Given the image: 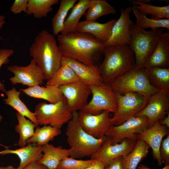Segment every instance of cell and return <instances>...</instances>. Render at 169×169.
Returning a JSON list of instances; mask_svg holds the SVG:
<instances>
[{"label":"cell","instance_id":"obj_43","mask_svg":"<svg viewBox=\"0 0 169 169\" xmlns=\"http://www.w3.org/2000/svg\"><path fill=\"white\" fill-rule=\"evenodd\" d=\"M160 124L166 126L167 128H169V113L164 118L161 120L160 121Z\"/></svg>","mask_w":169,"mask_h":169},{"label":"cell","instance_id":"obj_28","mask_svg":"<svg viewBox=\"0 0 169 169\" xmlns=\"http://www.w3.org/2000/svg\"><path fill=\"white\" fill-rule=\"evenodd\" d=\"M79 80V78L70 67L61 63L58 69L47 80L46 85L60 87Z\"/></svg>","mask_w":169,"mask_h":169},{"label":"cell","instance_id":"obj_20","mask_svg":"<svg viewBox=\"0 0 169 169\" xmlns=\"http://www.w3.org/2000/svg\"><path fill=\"white\" fill-rule=\"evenodd\" d=\"M116 20L112 19L101 23L96 21L85 20L79 22L77 31L91 34L104 44L109 38L112 27Z\"/></svg>","mask_w":169,"mask_h":169},{"label":"cell","instance_id":"obj_6","mask_svg":"<svg viewBox=\"0 0 169 169\" xmlns=\"http://www.w3.org/2000/svg\"><path fill=\"white\" fill-rule=\"evenodd\" d=\"M164 28H160L146 31L134 23L131 31L129 47L134 53L135 67H143L148 58L152 54L159 39L164 32Z\"/></svg>","mask_w":169,"mask_h":169},{"label":"cell","instance_id":"obj_4","mask_svg":"<svg viewBox=\"0 0 169 169\" xmlns=\"http://www.w3.org/2000/svg\"><path fill=\"white\" fill-rule=\"evenodd\" d=\"M66 135L67 143L72 150L70 157L74 159L91 156L106 139L105 136L96 138L86 132L79 123L77 111L72 112V118L68 123Z\"/></svg>","mask_w":169,"mask_h":169},{"label":"cell","instance_id":"obj_41","mask_svg":"<svg viewBox=\"0 0 169 169\" xmlns=\"http://www.w3.org/2000/svg\"><path fill=\"white\" fill-rule=\"evenodd\" d=\"M23 169H49L45 166L39 164L38 161L32 162L26 166Z\"/></svg>","mask_w":169,"mask_h":169},{"label":"cell","instance_id":"obj_37","mask_svg":"<svg viewBox=\"0 0 169 169\" xmlns=\"http://www.w3.org/2000/svg\"><path fill=\"white\" fill-rule=\"evenodd\" d=\"M14 50L12 49H0V68L2 65L9 62V58L14 53ZM0 91L5 93L6 91L4 84L0 80Z\"/></svg>","mask_w":169,"mask_h":169},{"label":"cell","instance_id":"obj_22","mask_svg":"<svg viewBox=\"0 0 169 169\" xmlns=\"http://www.w3.org/2000/svg\"><path fill=\"white\" fill-rule=\"evenodd\" d=\"M42 157L38 162L46 166L49 169H57L60 162L65 158L70 156L72 149L55 147L49 143L42 146Z\"/></svg>","mask_w":169,"mask_h":169},{"label":"cell","instance_id":"obj_16","mask_svg":"<svg viewBox=\"0 0 169 169\" xmlns=\"http://www.w3.org/2000/svg\"><path fill=\"white\" fill-rule=\"evenodd\" d=\"M59 87L72 112L82 110L91 94L90 86L80 80Z\"/></svg>","mask_w":169,"mask_h":169},{"label":"cell","instance_id":"obj_12","mask_svg":"<svg viewBox=\"0 0 169 169\" xmlns=\"http://www.w3.org/2000/svg\"><path fill=\"white\" fill-rule=\"evenodd\" d=\"M109 113L104 111L98 114L91 115L80 110L78 112V121L86 132L95 138H101L113 125Z\"/></svg>","mask_w":169,"mask_h":169},{"label":"cell","instance_id":"obj_24","mask_svg":"<svg viewBox=\"0 0 169 169\" xmlns=\"http://www.w3.org/2000/svg\"><path fill=\"white\" fill-rule=\"evenodd\" d=\"M90 0H79L75 4L69 15L65 19L61 34L64 35L77 31L79 20L85 13L89 6Z\"/></svg>","mask_w":169,"mask_h":169},{"label":"cell","instance_id":"obj_25","mask_svg":"<svg viewBox=\"0 0 169 169\" xmlns=\"http://www.w3.org/2000/svg\"><path fill=\"white\" fill-rule=\"evenodd\" d=\"M5 93L7 98L3 99L5 104L13 108L21 115L28 118L38 126L39 125L34 113L31 111L20 99L21 91L13 87L6 90Z\"/></svg>","mask_w":169,"mask_h":169},{"label":"cell","instance_id":"obj_13","mask_svg":"<svg viewBox=\"0 0 169 169\" xmlns=\"http://www.w3.org/2000/svg\"><path fill=\"white\" fill-rule=\"evenodd\" d=\"M7 69L14 74L9 79L13 85L21 84L28 87L41 85L45 80L42 70L32 59L27 66H9Z\"/></svg>","mask_w":169,"mask_h":169},{"label":"cell","instance_id":"obj_40","mask_svg":"<svg viewBox=\"0 0 169 169\" xmlns=\"http://www.w3.org/2000/svg\"><path fill=\"white\" fill-rule=\"evenodd\" d=\"M122 157H120L114 160L104 169H123L122 164Z\"/></svg>","mask_w":169,"mask_h":169},{"label":"cell","instance_id":"obj_5","mask_svg":"<svg viewBox=\"0 0 169 169\" xmlns=\"http://www.w3.org/2000/svg\"><path fill=\"white\" fill-rule=\"evenodd\" d=\"M109 84L115 93L135 92L148 99L159 91L150 83L146 69L143 67H135L117 77Z\"/></svg>","mask_w":169,"mask_h":169},{"label":"cell","instance_id":"obj_26","mask_svg":"<svg viewBox=\"0 0 169 169\" xmlns=\"http://www.w3.org/2000/svg\"><path fill=\"white\" fill-rule=\"evenodd\" d=\"M150 146L144 141L137 139L132 151L127 156L122 158L123 169H136L141 161L147 155Z\"/></svg>","mask_w":169,"mask_h":169},{"label":"cell","instance_id":"obj_42","mask_svg":"<svg viewBox=\"0 0 169 169\" xmlns=\"http://www.w3.org/2000/svg\"><path fill=\"white\" fill-rule=\"evenodd\" d=\"M92 165L84 169H104L105 166L103 162L99 159H94Z\"/></svg>","mask_w":169,"mask_h":169},{"label":"cell","instance_id":"obj_7","mask_svg":"<svg viewBox=\"0 0 169 169\" xmlns=\"http://www.w3.org/2000/svg\"><path fill=\"white\" fill-rule=\"evenodd\" d=\"M34 113L38 125L60 128L68 123L72 116V112L64 97L55 103H39L36 105Z\"/></svg>","mask_w":169,"mask_h":169},{"label":"cell","instance_id":"obj_14","mask_svg":"<svg viewBox=\"0 0 169 169\" xmlns=\"http://www.w3.org/2000/svg\"><path fill=\"white\" fill-rule=\"evenodd\" d=\"M169 93L158 91L150 97L146 106L135 116L146 117L150 127L166 117L169 113Z\"/></svg>","mask_w":169,"mask_h":169},{"label":"cell","instance_id":"obj_46","mask_svg":"<svg viewBox=\"0 0 169 169\" xmlns=\"http://www.w3.org/2000/svg\"><path fill=\"white\" fill-rule=\"evenodd\" d=\"M0 169H16V168L12 166H8L6 167L0 166Z\"/></svg>","mask_w":169,"mask_h":169},{"label":"cell","instance_id":"obj_30","mask_svg":"<svg viewBox=\"0 0 169 169\" xmlns=\"http://www.w3.org/2000/svg\"><path fill=\"white\" fill-rule=\"evenodd\" d=\"M86 11V20L89 21H96L103 16L116 13L115 8L105 0H90Z\"/></svg>","mask_w":169,"mask_h":169},{"label":"cell","instance_id":"obj_44","mask_svg":"<svg viewBox=\"0 0 169 169\" xmlns=\"http://www.w3.org/2000/svg\"><path fill=\"white\" fill-rule=\"evenodd\" d=\"M5 17L0 14V30L3 27L5 23ZM0 39H2L3 38L0 36Z\"/></svg>","mask_w":169,"mask_h":169},{"label":"cell","instance_id":"obj_8","mask_svg":"<svg viewBox=\"0 0 169 169\" xmlns=\"http://www.w3.org/2000/svg\"><path fill=\"white\" fill-rule=\"evenodd\" d=\"M90 87L92 99L81 111L91 115L98 114L104 111L115 113L117 109V99L110 84L103 82Z\"/></svg>","mask_w":169,"mask_h":169},{"label":"cell","instance_id":"obj_17","mask_svg":"<svg viewBox=\"0 0 169 169\" xmlns=\"http://www.w3.org/2000/svg\"><path fill=\"white\" fill-rule=\"evenodd\" d=\"M61 63L70 67L80 81L90 86L98 85L103 82L98 66L95 65H86L65 56H63Z\"/></svg>","mask_w":169,"mask_h":169},{"label":"cell","instance_id":"obj_21","mask_svg":"<svg viewBox=\"0 0 169 169\" xmlns=\"http://www.w3.org/2000/svg\"><path fill=\"white\" fill-rule=\"evenodd\" d=\"M14 154L19 158L20 162L16 169H23L26 166L34 161H38L42 157V146L35 143L28 144L24 147L15 149H6L0 151V155Z\"/></svg>","mask_w":169,"mask_h":169},{"label":"cell","instance_id":"obj_23","mask_svg":"<svg viewBox=\"0 0 169 169\" xmlns=\"http://www.w3.org/2000/svg\"><path fill=\"white\" fill-rule=\"evenodd\" d=\"M20 90L30 97L43 99L51 103L58 102L64 98L59 87L54 85H35Z\"/></svg>","mask_w":169,"mask_h":169},{"label":"cell","instance_id":"obj_47","mask_svg":"<svg viewBox=\"0 0 169 169\" xmlns=\"http://www.w3.org/2000/svg\"><path fill=\"white\" fill-rule=\"evenodd\" d=\"M3 119V116L1 115L0 114V122L2 121Z\"/></svg>","mask_w":169,"mask_h":169},{"label":"cell","instance_id":"obj_9","mask_svg":"<svg viewBox=\"0 0 169 169\" xmlns=\"http://www.w3.org/2000/svg\"><path fill=\"white\" fill-rule=\"evenodd\" d=\"M117 109L112 118V125H119L135 116L147 104L148 99L142 95L133 92L123 94L115 93Z\"/></svg>","mask_w":169,"mask_h":169},{"label":"cell","instance_id":"obj_10","mask_svg":"<svg viewBox=\"0 0 169 169\" xmlns=\"http://www.w3.org/2000/svg\"><path fill=\"white\" fill-rule=\"evenodd\" d=\"M148 127L149 120L146 117L134 116L120 125H112L105 136L112 144H115L126 139H137V135Z\"/></svg>","mask_w":169,"mask_h":169},{"label":"cell","instance_id":"obj_35","mask_svg":"<svg viewBox=\"0 0 169 169\" xmlns=\"http://www.w3.org/2000/svg\"><path fill=\"white\" fill-rule=\"evenodd\" d=\"M132 12L136 18V24L145 29L149 28L152 30L160 28L169 29V19L156 20L149 18L146 15L132 7Z\"/></svg>","mask_w":169,"mask_h":169},{"label":"cell","instance_id":"obj_36","mask_svg":"<svg viewBox=\"0 0 169 169\" xmlns=\"http://www.w3.org/2000/svg\"><path fill=\"white\" fill-rule=\"evenodd\" d=\"M94 161V159L77 160L67 157L60 162L57 169H84L91 166Z\"/></svg>","mask_w":169,"mask_h":169},{"label":"cell","instance_id":"obj_18","mask_svg":"<svg viewBox=\"0 0 169 169\" xmlns=\"http://www.w3.org/2000/svg\"><path fill=\"white\" fill-rule=\"evenodd\" d=\"M168 133V128L158 121L137 136V139L143 141L151 148L153 157L160 166L163 163L160 154L161 145L163 138Z\"/></svg>","mask_w":169,"mask_h":169},{"label":"cell","instance_id":"obj_2","mask_svg":"<svg viewBox=\"0 0 169 169\" xmlns=\"http://www.w3.org/2000/svg\"><path fill=\"white\" fill-rule=\"evenodd\" d=\"M29 52L47 81L59 68L64 56L54 35L45 30L36 37Z\"/></svg>","mask_w":169,"mask_h":169},{"label":"cell","instance_id":"obj_32","mask_svg":"<svg viewBox=\"0 0 169 169\" xmlns=\"http://www.w3.org/2000/svg\"><path fill=\"white\" fill-rule=\"evenodd\" d=\"M16 117L18 124L15 126V131L19 135L18 145L20 147L27 145V141L33 135L34 128L37 126L29 120L17 112Z\"/></svg>","mask_w":169,"mask_h":169},{"label":"cell","instance_id":"obj_45","mask_svg":"<svg viewBox=\"0 0 169 169\" xmlns=\"http://www.w3.org/2000/svg\"><path fill=\"white\" fill-rule=\"evenodd\" d=\"M137 169H151L146 166L142 164H141L140 166H138L137 168ZM161 169H169V165H165V166Z\"/></svg>","mask_w":169,"mask_h":169},{"label":"cell","instance_id":"obj_39","mask_svg":"<svg viewBox=\"0 0 169 169\" xmlns=\"http://www.w3.org/2000/svg\"><path fill=\"white\" fill-rule=\"evenodd\" d=\"M28 0H15L11 6L10 11L15 14L26 12Z\"/></svg>","mask_w":169,"mask_h":169},{"label":"cell","instance_id":"obj_31","mask_svg":"<svg viewBox=\"0 0 169 169\" xmlns=\"http://www.w3.org/2000/svg\"><path fill=\"white\" fill-rule=\"evenodd\" d=\"M61 133L60 128L50 125H45L42 127H37L33 136L26 141L27 144L35 143L42 146L49 143L55 137Z\"/></svg>","mask_w":169,"mask_h":169},{"label":"cell","instance_id":"obj_34","mask_svg":"<svg viewBox=\"0 0 169 169\" xmlns=\"http://www.w3.org/2000/svg\"><path fill=\"white\" fill-rule=\"evenodd\" d=\"M77 1V0H61L59 9L52 20L54 35H58L62 31L67 14Z\"/></svg>","mask_w":169,"mask_h":169},{"label":"cell","instance_id":"obj_1","mask_svg":"<svg viewBox=\"0 0 169 169\" xmlns=\"http://www.w3.org/2000/svg\"><path fill=\"white\" fill-rule=\"evenodd\" d=\"M57 40L64 56L88 65H95V59L104 53L105 48L104 44L93 35L78 31L59 34Z\"/></svg>","mask_w":169,"mask_h":169},{"label":"cell","instance_id":"obj_11","mask_svg":"<svg viewBox=\"0 0 169 169\" xmlns=\"http://www.w3.org/2000/svg\"><path fill=\"white\" fill-rule=\"evenodd\" d=\"M136 139H126L120 143L112 144L106 139L100 148L90 157L91 159H99L103 162L105 167L120 157H124L133 150Z\"/></svg>","mask_w":169,"mask_h":169},{"label":"cell","instance_id":"obj_19","mask_svg":"<svg viewBox=\"0 0 169 169\" xmlns=\"http://www.w3.org/2000/svg\"><path fill=\"white\" fill-rule=\"evenodd\" d=\"M143 67L146 69L154 67L169 68V32L163 33L152 53L145 61Z\"/></svg>","mask_w":169,"mask_h":169},{"label":"cell","instance_id":"obj_38","mask_svg":"<svg viewBox=\"0 0 169 169\" xmlns=\"http://www.w3.org/2000/svg\"><path fill=\"white\" fill-rule=\"evenodd\" d=\"M160 154L162 163L165 165L169 163V135L162 140L160 148Z\"/></svg>","mask_w":169,"mask_h":169},{"label":"cell","instance_id":"obj_29","mask_svg":"<svg viewBox=\"0 0 169 169\" xmlns=\"http://www.w3.org/2000/svg\"><path fill=\"white\" fill-rule=\"evenodd\" d=\"M146 69L151 84L159 91L169 93V68L154 67Z\"/></svg>","mask_w":169,"mask_h":169},{"label":"cell","instance_id":"obj_27","mask_svg":"<svg viewBox=\"0 0 169 169\" xmlns=\"http://www.w3.org/2000/svg\"><path fill=\"white\" fill-rule=\"evenodd\" d=\"M131 2L133 5L132 7L146 15H151V18L156 20L169 19V5L156 6L149 3L142 2L140 0H132Z\"/></svg>","mask_w":169,"mask_h":169},{"label":"cell","instance_id":"obj_15","mask_svg":"<svg viewBox=\"0 0 169 169\" xmlns=\"http://www.w3.org/2000/svg\"><path fill=\"white\" fill-rule=\"evenodd\" d=\"M132 7L121 8L120 15L113 25L110 37L104 44L105 47L119 45H129L131 39V31L134 23L130 19Z\"/></svg>","mask_w":169,"mask_h":169},{"label":"cell","instance_id":"obj_33","mask_svg":"<svg viewBox=\"0 0 169 169\" xmlns=\"http://www.w3.org/2000/svg\"><path fill=\"white\" fill-rule=\"evenodd\" d=\"M59 2L58 0H28L25 13L33 15L36 18L46 17L52 11V6Z\"/></svg>","mask_w":169,"mask_h":169},{"label":"cell","instance_id":"obj_3","mask_svg":"<svg viewBox=\"0 0 169 169\" xmlns=\"http://www.w3.org/2000/svg\"><path fill=\"white\" fill-rule=\"evenodd\" d=\"M103 60L98 66L103 82L110 84L135 67V59L127 44L105 47Z\"/></svg>","mask_w":169,"mask_h":169}]
</instances>
